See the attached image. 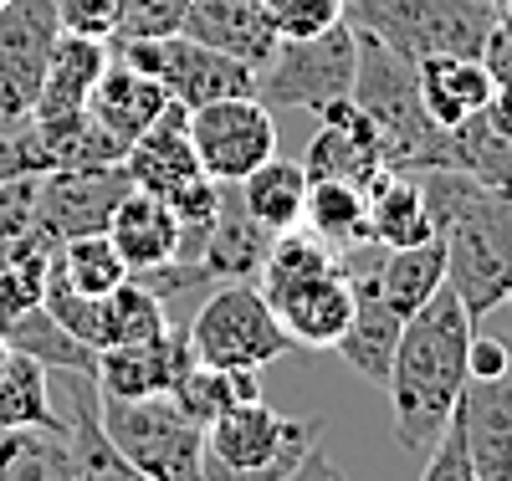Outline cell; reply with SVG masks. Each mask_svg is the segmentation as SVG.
<instances>
[{
	"mask_svg": "<svg viewBox=\"0 0 512 481\" xmlns=\"http://www.w3.org/2000/svg\"><path fill=\"white\" fill-rule=\"evenodd\" d=\"M472 333L477 323L451 287H441L425 308L405 318L384 389H390V410H395V441L410 456H431L446 420L456 415V400L466 389Z\"/></svg>",
	"mask_w": 512,
	"mask_h": 481,
	"instance_id": "cell-1",
	"label": "cell"
},
{
	"mask_svg": "<svg viewBox=\"0 0 512 481\" xmlns=\"http://www.w3.org/2000/svg\"><path fill=\"white\" fill-rule=\"evenodd\" d=\"M354 36H359V67H354V93L349 98L374 123L384 169H441V164H451V134L441 123H431V113L420 108L415 62L390 52L369 31H354Z\"/></svg>",
	"mask_w": 512,
	"mask_h": 481,
	"instance_id": "cell-2",
	"label": "cell"
},
{
	"mask_svg": "<svg viewBox=\"0 0 512 481\" xmlns=\"http://www.w3.org/2000/svg\"><path fill=\"white\" fill-rule=\"evenodd\" d=\"M318 446V420H292L267 400H241L205 425L200 481H287Z\"/></svg>",
	"mask_w": 512,
	"mask_h": 481,
	"instance_id": "cell-3",
	"label": "cell"
},
{
	"mask_svg": "<svg viewBox=\"0 0 512 481\" xmlns=\"http://www.w3.org/2000/svg\"><path fill=\"white\" fill-rule=\"evenodd\" d=\"M354 31H369L390 52L425 57H482V41L497 21L492 0H349Z\"/></svg>",
	"mask_w": 512,
	"mask_h": 481,
	"instance_id": "cell-4",
	"label": "cell"
},
{
	"mask_svg": "<svg viewBox=\"0 0 512 481\" xmlns=\"http://www.w3.org/2000/svg\"><path fill=\"white\" fill-rule=\"evenodd\" d=\"M103 435L144 481H200L205 466V425H195L169 395L113 400L98 395Z\"/></svg>",
	"mask_w": 512,
	"mask_h": 481,
	"instance_id": "cell-5",
	"label": "cell"
},
{
	"mask_svg": "<svg viewBox=\"0 0 512 481\" xmlns=\"http://www.w3.org/2000/svg\"><path fill=\"white\" fill-rule=\"evenodd\" d=\"M354 67H359V36L349 21H338L318 36L277 41V52L256 67L251 93L267 108L323 113L328 103H344L354 93Z\"/></svg>",
	"mask_w": 512,
	"mask_h": 481,
	"instance_id": "cell-6",
	"label": "cell"
},
{
	"mask_svg": "<svg viewBox=\"0 0 512 481\" xmlns=\"http://www.w3.org/2000/svg\"><path fill=\"white\" fill-rule=\"evenodd\" d=\"M190 354L200 364L216 369H256L262 374L267 364H277L287 354V333L272 313L267 292L256 282H221L200 302V313L185 323Z\"/></svg>",
	"mask_w": 512,
	"mask_h": 481,
	"instance_id": "cell-7",
	"label": "cell"
},
{
	"mask_svg": "<svg viewBox=\"0 0 512 481\" xmlns=\"http://www.w3.org/2000/svg\"><path fill=\"white\" fill-rule=\"evenodd\" d=\"M113 57L134 62L139 72H149L169 103L180 108H200V103H216V98H236V93H251L256 87V72L205 41L175 31V36H118L108 41Z\"/></svg>",
	"mask_w": 512,
	"mask_h": 481,
	"instance_id": "cell-8",
	"label": "cell"
},
{
	"mask_svg": "<svg viewBox=\"0 0 512 481\" xmlns=\"http://www.w3.org/2000/svg\"><path fill=\"white\" fill-rule=\"evenodd\" d=\"M134 190L123 164H88V169H47L36 174L31 190V215H26V236L41 251H57L62 241L82 231H103L113 205Z\"/></svg>",
	"mask_w": 512,
	"mask_h": 481,
	"instance_id": "cell-9",
	"label": "cell"
},
{
	"mask_svg": "<svg viewBox=\"0 0 512 481\" xmlns=\"http://www.w3.org/2000/svg\"><path fill=\"white\" fill-rule=\"evenodd\" d=\"M190 144L195 159L210 180L236 185L256 164H267L277 154V118L256 93H236V98H216L190 108Z\"/></svg>",
	"mask_w": 512,
	"mask_h": 481,
	"instance_id": "cell-10",
	"label": "cell"
},
{
	"mask_svg": "<svg viewBox=\"0 0 512 481\" xmlns=\"http://www.w3.org/2000/svg\"><path fill=\"white\" fill-rule=\"evenodd\" d=\"M57 36V0H0V123H31V103Z\"/></svg>",
	"mask_w": 512,
	"mask_h": 481,
	"instance_id": "cell-11",
	"label": "cell"
},
{
	"mask_svg": "<svg viewBox=\"0 0 512 481\" xmlns=\"http://www.w3.org/2000/svg\"><path fill=\"white\" fill-rule=\"evenodd\" d=\"M267 302H272V313H277L292 348H333L354 318L359 292H354V277L344 267H333V272H318V277L267 292Z\"/></svg>",
	"mask_w": 512,
	"mask_h": 481,
	"instance_id": "cell-12",
	"label": "cell"
},
{
	"mask_svg": "<svg viewBox=\"0 0 512 481\" xmlns=\"http://www.w3.org/2000/svg\"><path fill=\"white\" fill-rule=\"evenodd\" d=\"M190 359L195 354H190L185 328H169V333L144 338V343H108V348H98L93 384H98V395H113V400L169 395Z\"/></svg>",
	"mask_w": 512,
	"mask_h": 481,
	"instance_id": "cell-13",
	"label": "cell"
},
{
	"mask_svg": "<svg viewBox=\"0 0 512 481\" xmlns=\"http://www.w3.org/2000/svg\"><path fill=\"white\" fill-rule=\"evenodd\" d=\"M318 118H323V128L313 134V144L303 154L308 180H354V185L369 190L379 174H384V154H379L374 123L359 113L354 98L328 103Z\"/></svg>",
	"mask_w": 512,
	"mask_h": 481,
	"instance_id": "cell-14",
	"label": "cell"
},
{
	"mask_svg": "<svg viewBox=\"0 0 512 481\" xmlns=\"http://www.w3.org/2000/svg\"><path fill=\"white\" fill-rule=\"evenodd\" d=\"M456 420L466 430L477 481H512V364L492 379H466Z\"/></svg>",
	"mask_w": 512,
	"mask_h": 481,
	"instance_id": "cell-15",
	"label": "cell"
},
{
	"mask_svg": "<svg viewBox=\"0 0 512 481\" xmlns=\"http://www.w3.org/2000/svg\"><path fill=\"white\" fill-rule=\"evenodd\" d=\"M123 169H128V180H134L139 190L169 200L175 190H185L190 180H200V159H195V144H190V108L180 103H169L144 134L128 144L123 154Z\"/></svg>",
	"mask_w": 512,
	"mask_h": 481,
	"instance_id": "cell-16",
	"label": "cell"
},
{
	"mask_svg": "<svg viewBox=\"0 0 512 481\" xmlns=\"http://www.w3.org/2000/svg\"><path fill=\"white\" fill-rule=\"evenodd\" d=\"M180 31L246 62L251 72L277 52V26L267 16V0H190V16Z\"/></svg>",
	"mask_w": 512,
	"mask_h": 481,
	"instance_id": "cell-17",
	"label": "cell"
},
{
	"mask_svg": "<svg viewBox=\"0 0 512 481\" xmlns=\"http://www.w3.org/2000/svg\"><path fill=\"white\" fill-rule=\"evenodd\" d=\"M113 47L98 36H77V31H62L57 47H52V62L41 72V87H36V103H31V123H47V118H67L77 108H88L93 87L108 67Z\"/></svg>",
	"mask_w": 512,
	"mask_h": 481,
	"instance_id": "cell-18",
	"label": "cell"
},
{
	"mask_svg": "<svg viewBox=\"0 0 512 481\" xmlns=\"http://www.w3.org/2000/svg\"><path fill=\"white\" fill-rule=\"evenodd\" d=\"M103 231L113 236L118 256L128 261V272H154V267H164V261H175V251H180V221H175V210H169L159 195L139 190V185L113 205Z\"/></svg>",
	"mask_w": 512,
	"mask_h": 481,
	"instance_id": "cell-19",
	"label": "cell"
},
{
	"mask_svg": "<svg viewBox=\"0 0 512 481\" xmlns=\"http://www.w3.org/2000/svg\"><path fill=\"white\" fill-rule=\"evenodd\" d=\"M364 215H369V241L379 246H415V241L441 236L415 169H384L364 190Z\"/></svg>",
	"mask_w": 512,
	"mask_h": 481,
	"instance_id": "cell-20",
	"label": "cell"
},
{
	"mask_svg": "<svg viewBox=\"0 0 512 481\" xmlns=\"http://www.w3.org/2000/svg\"><path fill=\"white\" fill-rule=\"evenodd\" d=\"M272 246V231L251 221V210L241 205L236 185H221V205H216V226H210L200 267L210 272V282H256Z\"/></svg>",
	"mask_w": 512,
	"mask_h": 481,
	"instance_id": "cell-21",
	"label": "cell"
},
{
	"mask_svg": "<svg viewBox=\"0 0 512 481\" xmlns=\"http://www.w3.org/2000/svg\"><path fill=\"white\" fill-rule=\"evenodd\" d=\"M88 108L98 113V123L108 128L113 139L134 144L144 128L169 108V93H164V87H159L149 72H139L134 62L108 57V67H103V77H98V87H93Z\"/></svg>",
	"mask_w": 512,
	"mask_h": 481,
	"instance_id": "cell-22",
	"label": "cell"
},
{
	"mask_svg": "<svg viewBox=\"0 0 512 481\" xmlns=\"http://www.w3.org/2000/svg\"><path fill=\"white\" fill-rule=\"evenodd\" d=\"M415 87H420V108L431 113V123L456 128L487 108L497 82L482 67V57H425L415 62Z\"/></svg>",
	"mask_w": 512,
	"mask_h": 481,
	"instance_id": "cell-23",
	"label": "cell"
},
{
	"mask_svg": "<svg viewBox=\"0 0 512 481\" xmlns=\"http://www.w3.org/2000/svg\"><path fill=\"white\" fill-rule=\"evenodd\" d=\"M446 287V241H415V246H384L374 261V292L390 302L400 318L425 308Z\"/></svg>",
	"mask_w": 512,
	"mask_h": 481,
	"instance_id": "cell-24",
	"label": "cell"
},
{
	"mask_svg": "<svg viewBox=\"0 0 512 481\" xmlns=\"http://www.w3.org/2000/svg\"><path fill=\"white\" fill-rule=\"evenodd\" d=\"M236 195H241V205L251 210L256 226H267L272 236H277V231H292V226H303L308 169H303V159L272 154L267 164H256L246 180H236Z\"/></svg>",
	"mask_w": 512,
	"mask_h": 481,
	"instance_id": "cell-25",
	"label": "cell"
},
{
	"mask_svg": "<svg viewBox=\"0 0 512 481\" xmlns=\"http://www.w3.org/2000/svg\"><path fill=\"white\" fill-rule=\"evenodd\" d=\"M0 481H82L67 425L0 430Z\"/></svg>",
	"mask_w": 512,
	"mask_h": 481,
	"instance_id": "cell-26",
	"label": "cell"
},
{
	"mask_svg": "<svg viewBox=\"0 0 512 481\" xmlns=\"http://www.w3.org/2000/svg\"><path fill=\"white\" fill-rule=\"evenodd\" d=\"M0 333H6V343L16 348V354H31L47 374H93L98 369V348H88L82 338H72L47 308H26L16 318L0 323Z\"/></svg>",
	"mask_w": 512,
	"mask_h": 481,
	"instance_id": "cell-27",
	"label": "cell"
},
{
	"mask_svg": "<svg viewBox=\"0 0 512 481\" xmlns=\"http://www.w3.org/2000/svg\"><path fill=\"white\" fill-rule=\"evenodd\" d=\"M169 400H175L195 425H210L241 400H262V379H256V369H216V364L190 359L180 369L175 389H169Z\"/></svg>",
	"mask_w": 512,
	"mask_h": 481,
	"instance_id": "cell-28",
	"label": "cell"
},
{
	"mask_svg": "<svg viewBox=\"0 0 512 481\" xmlns=\"http://www.w3.org/2000/svg\"><path fill=\"white\" fill-rule=\"evenodd\" d=\"M31 128H36L41 149H47L52 169L123 164V154H128V144L108 134L93 108H77V113H67V118H47V123H31Z\"/></svg>",
	"mask_w": 512,
	"mask_h": 481,
	"instance_id": "cell-29",
	"label": "cell"
},
{
	"mask_svg": "<svg viewBox=\"0 0 512 481\" xmlns=\"http://www.w3.org/2000/svg\"><path fill=\"white\" fill-rule=\"evenodd\" d=\"M303 226L323 236L333 251H349L369 241V215H364V185L354 180H308Z\"/></svg>",
	"mask_w": 512,
	"mask_h": 481,
	"instance_id": "cell-30",
	"label": "cell"
},
{
	"mask_svg": "<svg viewBox=\"0 0 512 481\" xmlns=\"http://www.w3.org/2000/svg\"><path fill=\"white\" fill-rule=\"evenodd\" d=\"M26 425H62L52 405V374L31 354H16L0 369V430H26Z\"/></svg>",
	"mask_w": 512,
	"mask_h": 481,
	"instance_id": "cell-31",
	"label": "cell"
},
{
	"mask_svg": "<svg viewBox=\"0 0 512 481\" xmlns=\"http://www.w3.org/2000/svg\"><path fill=\"white\" fill-rule=\"evenodd\" d=\"M52 267L77 287V292H88V297H108L118 282H128L134 272H128V261L118 256L113 236L108 231H82L72 241H62L52 251Z\"/></svg>",
	"mask_w": 512,
	"mask_h": 481,
	"instance_id": "cell-32",
	"label": "cell"
},
{
	"mask_svg": "<svg viewBox=\"0 0 512 481\" xmlns=\"http://www.w3.org/2000/svg\"><path fill=\"white\" fill-rule=\"evenodd\" d=\"M159 333H169L164 297L149 292L139 277L118 282L103 297V348L108 343H144V338H159Z\"/></svg>",
	"mask_w": 512,
	"mask_h": 481,
	"instance_id": "cell-33",
	"label": "cell"
},
{
	"mask_svg": "<svg viewBox=\"0 0 512 481\" xmlns=\"http://www.w3.org/2000/svg\"><path fill=\"white\" fill-rule=\"evenodd\" d=\"M41 308H47L72 338H82L88 348H103V297L77 292L57 267H47V292H41Z\"/></svg>",
	"mask_w": 512,
	"mask_h": 481,
	"instance_id": "cell-34",
	"label": "cell"
},
{
	"mask_svg": "<svg viewBox=\"0 0 512 481\" xmlns=\"http://www.w3.org/2000/svg\"><path fill=\"white\" fill-rule=\"evenodd\" d=\"M47 267H52V251H41L36 241H26L6 267H0V323L41 308V292H47Z\"/></svg>",
	"mask_w": 512,
	"mask_h": 481,
	"instance_id": "cell-35",
	"label": "cell"
},
{
	"mask_svg": "<svg viewBox=\"0 0 512 481\" xmlns=\"http://www.w3.org/2000/svg\"><path fill=\"white\" fill-rule=\"evenodd\" d=\"M267 16L277 26V41L318 36L349 16V0H267Z\"/></svg>",
	"mask_w": 512,
	"mask_h": 481,
	"instance_id": "cell-36",
	"label": "cell"
},
{
	"mask_svg": "<svg viewBox=\"0 0 512 481\" xmlns=\"http://www.w3.org/2000/svg\"><path fill=\"white\" fill-rule=\"evenodd\" d=\"M190 16V0H118V36H175Z\"/></svg>",
	"mask_w": 512,
	"mask_h": 481,
	"instance_id": "cell-37",
	"label": "cell"
},
{
	"mask_svg": "<svg viewBox=\"0 0 512 481\" xmlns=\"http://www.w3.org/2000/svg\"><path fill=\"white\" fill-rule=\"evenodd\" d=\"M47 169H52V159L41 149L31 123H0V185L36 180V174H47Z\"/></svg>",
	"mask_w": 512,
	"mask_h": 481,
	"instance_id": "cell-38",
	"label": "cell"
},
{
	"mask_svg": "<svg viewBox=\"0 0 512 481\" xmlns=\"http://www.w3.org/2000/svg\"><path fill=\"white\" fill-rule=\"evenodd\" d=\"M420 481H477V471H472V451H466V430H461L456 415L446 420L441 441L431 446V456H425Z\"/></svg>",
	"mask_w": 512,
	"mask_h": 481,
	"instance_id": "cell-39",
	"label": "cell"
},
{
	"mask_svg": "<svg viewBox=\"0 0 512 481\" xmlns=\"http://www.w3.org/2000/svg\"><path fill=\"white\" fill-rule=\"evenodd\" d=\"M57 16H62V31L113 41V31H118V0H57Z\"/></svg>",
	"mask_w": 512,
	"mask_h": 481,
	"instance_id": "cell-40",
	"label": "cell"
},
{
	"mask_svg": "<svg viewBox=\"0 0 512 481\" xmlns=\"http://www.w3.org/2000/svg\"><path fill=\"white\" fill-rule=\"evenodd\" d=\"M482 67L492 72V82H512V26L507 21H492L487 41H482Z\"/></svg>",
	"mask_w": 512,
	"mask_h": 481,
	"instance_id": "cell-41",
	"label": "cell"
},
{
	"mask_svg": "<svg viewBox=\"0 0 512 481\" xmlns=\"http://www.w3.org/2000/svg\"><path fill=\"white\" fill-rule=\"evenodd\" d=\"M482 118L497 128L502 139H512V82H502V87H492V98H487V108H482Z\"/></svg>",
	"mask_w": 512,
	"mask_h": 481,
	"instance_id": "cell-42",
	"label": "cell"
},
{
	"mask_svg": "<svg viewBox=\"0 0 512 481\" xmlns=\"http://www.w3.org/2000/svg\"><path fill=\"white\" fill-rule=\"evenodd\" d=\"M26 241H31V236H21V231H6V226H0V267H6V261H11V256H16Z\"/></svg>",
	"mask_w": 512,
	"mask_h": 481,
	"instance_id": "cell-43",
	"label": "cell"
},
{
	"mask_svg": "<svg viewBox=\"0 0 512 481\" xmlns=\"http://www.w3.org/2000/svg\"><path fill=\"white\" fill-rule=\"evenodd\" d=\"M492 11H497V21H507V26H512V0H492Z\"/></svg>",
	"mask_w": 512,
	"mask_h": 481,
	"instance_id": "cell-44",
	"label": "cell"
},
{
	"mask_svg": "<svg viewBox=\"0 0 512 481\" xmlns=\"http://www.w3.org/2000/svg\"><path fill=\"white\" fill-rule=\"evenodd\" d=\"M6 359H11V343H6V333H0V369H6Z\"/></svg>",
	"mask_w": 512,
	"mask_h": 481,
	"instance_id": "cell-45",
	"label": "cell"
},
{
	"mask_svg": "<svg viewBox=\"0 0 512 481\" xmlns=\"http://www.w3.org/2000/svg\"><path fill=\"white\" fill-rule=\"evenodd\" d=\"M333 481H349V476H333Z\"/></svg>",
	"mask_w": 512,
	"mask_h": 481,
	"instance_id": "cell-46",
	"label": "cell"
}]
</instances>
